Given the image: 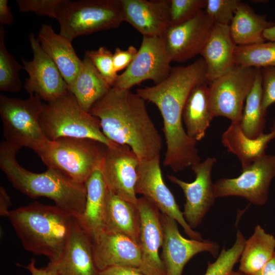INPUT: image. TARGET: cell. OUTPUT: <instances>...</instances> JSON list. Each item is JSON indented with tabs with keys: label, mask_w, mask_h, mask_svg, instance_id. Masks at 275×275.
Listing matches in <instances>:
<instances>
[{
	"label": "cell",
	"mask_w": 275,
	"mask_h": 275,
	"mask_svg": "<svg viewBox=\"0 0 275 275\" xmlns=\"http://www.w3.org/2000/svg\"><path fill=\"white\" fill-rule=\"evenodd\" d=\"M163 231L162 261L166 275H182L186 264L197 254L207 252L214 258L219 254V245L209 240L188 239L180 234L177 222L161 213Z\"/></svg>",
	"instance_id": "9a60e30c"
},
{
	"label": "cell",
	"mask_w": 275,
	"mask_h": 275,
	"mask_svg": "<svg viewBox=\"0 0 275 275\" xmlns=\"http://www.w3.org/2000/svg\"><path fill=\"white\" fill-rule=\"evenodd\" d=\"M29 39L33 58L30 61L21 59L23 69L29 75L25 79L24 89L29 95H37L47 103L53 101L68 92V85L35 35L30 34Z\"/></svg>",
	"instance_id": "4fadbf2b"
},
{
	"label": "cell",
	"mask_w": 275,
	"mask_h": 275,
	"mask_svg": "<svg viewBox=\"0 0 275 275\" xmlns=\"http://www.w3.org/2000/svg\"><path fill=\"white\" fill-rule=\"evenodd\" d=\"M209 82L195 86L185 102L182 113L189 137L198 142L204 138L214 118L210 104Z\"/></svg>",
	"instance_id": "d4e9b609"
},
{
	"label": "cell",
	"mask_w": 275,
	"mask_h": 275,
	"mask_svg": "<svg viewBox=\"0 0 275 275\" xmlns=\"http://www.w3.org/2000/svg\"><path fill=\"white\" fill-rule=\"evenodd\" d=\"M104 146L90 139L62 138L48 141L34 151L47 168L85 184L103 158Z\"/></svg>",
	"instance_id": "8992f818"
},
{
	"label": "cell",
	"mask_w": 275,
	"mask_h": 275,
	"mask_svg": "<svg viewBox=\"0 0 275 275\" xmlns=\"http://www.w3.org/2000/svg\"><path fill=\"white\" fill-rule=\"evenodd\" d=\"M53 263L59 275L98 274L92 241L75 218L62 255Z\"/></svg>",
	"instance_id": "44dd1931"
},
{
	"label": "cell",
	"mask_w": 275,
	"mask_h": 275,
	"mask_svg": "<svg viewBox=\"0 0 275 275\" xmlns=\"http://www.w3.org/2000/svg\"><path fill=\"white\" fill-rule=\"evenodd\" d=\"M214 24L202 10L186 22L170 26L163 36L171 62H184L200 54Z\"/></svg>",
	"instance_id": "e0dca14e"
},
{
	"label": "cell",
	"mask_w": 275,
	"mask_h": 275,
	"mask_svg": "<svg viewBox=\"0 0 275 275\" xmlns=\"http://www.w3.org/2000/svg\"><path fill=\"white\" fill-rule=\"evenodd\" d=\"M141 219L136 204L107 188L105 231L123 234L139 244Z\"/></svg>",
	"instance_id": "484cf974"
},
{
	"label": "cell",
	"mask_w": 275,
	"mask_h": 275,
	"mask_svg": "<svg viewBox=\"0 0 275 275\" xmlns=\"http://www.w3.org/2000/svg\"><path fill=\"white\" fill-rule=\"evenodd\" d=\"M95 265L99 271L112 266L139 268L141 253L138 243L121 233L104 232L92 242Z\"/></svg>",
	"instance_id": "ffe728a7"
},
{
	"label": "cell",
	"mask_w": 275,
	"mask_h": 275,
	"mask_svg": "<svg viewBox=\"0 0 275 275\" xmlns=\"http://www.w3.org/2000/svg\"><path fill=\"white\" fill-rule=\"evenodd\" d=\"M101 161L85 183V206L82 213L76 219L92 242L105 232L107 187L102 174Z\"/></svg>",
	"instance_id": "603a6c76"
},
{
	"label": "cell",
	"mask_w": 275,
	"mask_h": 275,
	"mask_svg": "<svg viewBox=\"0 0 275 275\" xmlns=\"http://www.w3.org/2000/svg\"><path fill=\"white\" fill-rule=\"evenodd\" d=\"M257 69L236 65L209 82V100L213 117H224L240 122L243 104L255 81Z\"/></svg>",
	"instance_id": "9c48e42d"
},
{
	"label": "cell",
	"mask_w": 275,
	"mask_h": 275,
	"mask_svg": "<svg viewBox=\"0 0 275 275\" xmlns=\"http://www.w3.org/2000/svg\"><path fill=\"white\" fill-rule=\"evenodd\" d=\"M141 226L139 245L141 264L138 268L144 275H166L159 249L162 246L163 231L161 212L144 197L138 198Z\"/></svg>",
	"instance_id": "ac0fdd59"
},
{
	"label": "cell",
	"mask_w": 275,
	"mask_h": 275,
	"mask_svg": "<svg viewBox=\"0 0 275 275\" xmlns=\"http://www.w3.org/2000/svg\"><path fill=\"white\" fill-rule=\"evenodd\" d=\"M40 123L49 141L70 138L94 140L107 147L118 145L105 136L98 119L84 111L69 91L53 101L43 103Z\"/></svg>",
	"instance_id": "5b68a950"
},
{
	"label": "cell",
	"mask_w": 275,
	"mask_h": 275,
	"mask_svg": "<svg viewBox=\"0 0 275 275\" xmlns=\"http://www.w3.org/2000/svg\"><path fill=\"white\" fill-rule=\"evenodd\" d=\"M98 275H144L138 268L129 266H112L99 271Z\"/></svg>",
	"instance_id": "60d3db41"
},
{
	"label": "cell",
	"mask_w": 275,
	"mask_h": 275,
	"mask_svg": "<svg viewBox=\"0 0 275 275\" xmlns=\"http://www.w3.org/2000/svg\"><path fill=\"white\" fill-rule=\"evenodd\" d=\"M262 100V108L266 113L268 108L275 103V67L261 69Z\"/></svg>",
	"instance_id": "f35d334b"
},
{
	"label": "cell",
	"mask_w": 275,
	"mask_h": 275,
	"mask_svg": "<svg viewBox=\"0 0 275 275\" xmlns=\"http://www.w3.org/2000/svg\"><path fill=\"white\" fill-rule=\"evenodd\" d=\"M206 0H170L171 25L186 22L205 8Z\"/></svg>",
	"instance_id": "d590c367"
},
{
	"label": "cell",
	"mask_w": 275,
	"mask_h": 275,
	"mask_svg": "<svg viewBox=\"0 0 275 275\" xmlns=\"http://www.w3.org/2000/svg\"><path fill=\"white\" fill-rule=\"evenodd\" d=\"M253 275H275V252L266 264Z\"/></svg>",
	"instance_id": "f6af8a7d"
},
{
	"label": "cell",
	"mask_w": 275,
	"mask_h": 275,
	"mask_svg": "<svg viewBox=\"0 0 275 275\" xmlns=\"http://www.w3.org/2000/svg\"><path fill=\"white\" fill-rule=\"evenodd\" d=\"M24 249L58 261L75 218L56 205L34 202L10 210L7 217Z\"/></svg>",
	"instance_id": "277c9868"
},
{
	"label": "cell",
	"mask_w": 275,
	"mask_h": 275,
	"mask_svg": "<svg viewBox=\"0 0 275 275\" xmlns=\"http://www.w3.org/2000/svg\"><path fill=\"white\" fill-rule=\"evenodd\" d=\"M124 21L143 37H161L171 26L170 0H121Z\"/></svg>",
	"instance_id": "d6986e66"
},
{
	"label": "cell",
	"mask_w": 275,
	"mask_h": 275,
	"mask_svg": "<svg viewBox=\"0 0 275 275\" xmlns=\"http://www.w3.org/2000/svg\"><path fill=\"white\" fill-rule=\"evenodd\" d=\"M228 275H246V274H245V273L241 272L239 270H238V271H236L233 270L231 272H230Z\"/></svg>",
	"instance_id": "7dc6e473"
},
{
	"label": "cell",
	"mask_w": 275,
	"mask_h": 275,
	"mask_svg": "<svg viewBox=\"0 0 275 275\" xmlns=\"http://www.w3.org/2000/svg\"><path fill=\"white\" fill-rule=\"evenodd\" d=\"M271 130L275 131V121L273 123V125L271 128Z\"/></svg>",
	"instance_id": "c3c4849f"
},
{
	"label": "cell",
	"mask_w": 275,
	"mask_h": 275,
	"mask_svg": "<svg viewBox=\"0 0 275 275\" xmlns=\"http://www.w3.org/2000/svg\"><path fill=\"white\" fill-rule=\"evenodd\" d=\"M63 0H17L20 12H35L39 16L56 18L57 10Z\"/></svg>",
	"instance_id": "74e56055"
},
{
	"label": "cell",
	"mask_w": 275,
	"mask_h": 275,
	"mask_svg": "<svg viewBox=\"0 0 275 275\" xmlns=\"http://www.w3.org/2000/svg\"><path fill=\"white\" fill-rule=\"evenodd\" d=\"M56 19L61 36L71 41L118 27L124 21L121 0H63Z\"/></svg>",
	"instance_id": "52a82bcc"
},
{
	"label": "cell",
	"mask_w": 275,
	"mask_h": 275,
	"mask_svg": "<svg viewBox=\"0 0 275 275\" xmlns=\"http://www.w3.org/2000/svg\"><path fill=\"white\" fill-rule=\"evenodd\" d=\"M42 49L54 62L62 76L70 86L82 64L71 44L72 41L54 32L48 24H42L38 38Z\"/></svg>",
	"instance_id": "cb8c5ba5"
},
{
	"label": "cell",
	"mask_w": 275,
	"mask_h": 275,
	"mask_svg": "<svg viewBox=\"0 0 275 275\" xmlns=\"http://www.w3.org/2000/svg\"><path fill=\"white\" fill-rule=\"evenodd\" d=\"M241 2L239 0H206L204 11L214 24L230 26Z\"/></svg>",
	"instance_id": "e575fe53"
},
{
	"label": "cell",
	"mask_w": 275,
	"mask_h": 275,
	"mask_svg": "<svg viewBox=\"0 0 275 275\" xmlns=\"http://www.w3.org/2000/svg\"><path fill=\"white\" fill-rule=\"evenodd\" d=\"M160 157L140 160L136 194L143 196L161 213L174 219L191 239L202 240L201 234L187 223L171 190L165 184L160 167Z\"/></svg>",
	"instance_id": "7c38bea8"
},
{
	"label": "cell",
	"mask_w": 275,
	"mask_h": 275,
	"mask_svg": "<svg viewBox=\"0 0 275 275\" xmlns=\"http://www.w3.org/2000/svg\"><path fill=\"white\" fill-rule=\"evenodd\" d=\"M112 88L97 70L91 60L85 56L81 67L68 91L80 107L89 113L93 105Z\"/></svg>",
	"instance_id": "83f0119b"
},
{
	"label": "cell",
	"mask_w": 275,
	"mask_h": 275,
	"mask_svg": "<svg viewBox=\"0 0 275 275\" xmlns=\"http://www.w3.org/2000/svg\"><path fill=\"white\" fill-rule=\"evenodd\" d=\"M263 36L265 40L275 42V25L266 30Z\"/></svg>",
	"instance_id": "bcb514c9"
},
{
	"label": "cell",
	"mask_w": 275,
	"mask_h": 275,
	"mask_svg": "<svg viewBox=\"0 0 275 275\" xmlns=\"http://www.w3.org/2000/svg\"><path fill=\"white\" fill-rule=\"evenodd\" d=\"M235 60L236 65L256 69L275 67V42L237 46Z\"/></svg>",
	"instance_id": "1f68e13d"
},
{
	"label": "cell",
	"mask_w": 275,
	"mask_h": 275,
	"mask_svg": "<svg viewBox=\"0 0 275 275\" xmlns=\"http://www.w3.org/2000/svg\"><path fill=\"white\" fill-rule=\"evenodd\" d=\"M246 239L242 233L237 230L233 246L226 250L224 247L212 262H208L203 275H228L233 270L235 264L239 261Z\"/></svg>",
	"instance_id": "836d02e7"
},
{
	"label": "cell",
	"mask_w": 275,
	"mask_h": 275,
	"mask_svg": "<svg viewBox=\"0 0 275 275\" xmlns=\"http://www.w3.org/2000/svg\"><path fill=\"white\" fill-rule=\"evenodd\" d=\"M89 113L98 119L108 140L128 146L140 160L160 157L161 137L148 114L145 101L136 93L113 87Z\"/></svg>",
	"instance_id": "7a4b0ae2"
},
{
	"label": "cell",
	"mask_w": 275,
	"mask_h": 275,
	"mask_svg": "<svg viewBox=\"0 0 275 275\" xmlns=\"http://www.w3.org/2000/svg\"><path fill=\"white\" fill-rule=\"evenodd\" d=\"M274 25L265 15L256 13L248 5L241 2L229 27L235 44L245 46L265 42L264 31Z\"/></svg>",
	"instance_id": "f1b7e54d"
},
{
	"label": "cell",
	"mask_w": 275,
	"mask_h": 275,
	"mask_svg": "<svg viewBox=\"0 0 275 275\" xmlns=\"http://www.w3.org/2000/svg\"><path fill=\"white\" fill-rule=\"evenodd\" d=\"M85 56L92 61L106 82L113 87L118 76L113 65V53L105 47L97 50H87Z\"/></svg>",
	"instance_id": "8d00e7d4"
},
{
	"label": "cell",
	"mask_w": 275,
	"mask_h": 275,
	"mask_svg": "<svg viewBox=\"0 0 275 275\" xmlns=\"http://www.w3.org/2000/svg\"><path fill=\"white\" fill-rule=\"evenodd\" d=\"M216 161L215 157H209L193 166L191 168L196 178L192 182H186L174 176H168L169 180L178 185L184 194L183 216L193 229L200 224L216 199L211 171Z\"/></svg>",
	"instance_id": "2e32d148"
},
{
	"label": "cell",
	"mask_w": 275,
	"mask_h": 275,
	"mask_svg": "<svg viewBox=\"0 0 275 275\" xmlns=\"http://www.w3.org/2000/svg\"><path fill=\"white\" fill-rule=\"evenodd\" d=\"M21 266L26 269L31 275H59L55 264L52 262H49L45 267L39 268L36 266L35 260L32 259L27 265Z\"/></svg>",
	"instance_id": "b9f144b4"
},
{
	"label": "cell",
	"mask_w": 275,
	"mask_h": 275,
	"mask_svg": "<svg viewBox=\"0 0 275 275\" xmlns=\"http://www.w3.org/2000/svg\"><path fill=\"white\" fill-rule=\"evenodd\" d=\"M8 3V0H0V23L3 26L10 25L14 21V17Z\"/></svg>",
	"instance_id": "7bdbcfd3"
},
{
	"label": "cell",
	"mask_w": 275,
	"mask_h": 275,
	"mask_svg": "<svg viewBox=\"0 0 275 275\" xmlns=\"http://www.w3.org/2000/svg\"><path fill=\"white\" fill-rule=\"evenodd\" d=\"M262 88L261 69H257L253 87L248 95L240 122L248 137L255 139L264 133L265 115L262 108Z\"/></svg>",
	"instance_id": "4dcf8cb0"
},
{
	"label": "cell",
	"mask_w": 275,
	"mask_h": 275,
	"mask_svg": "<svg viewBox=\"0 0 275 275\" xmlns=\"http://www.w3.org/2000/svg\"><path fill=\"white\" fill-rule=\"evenodd\" d=\"M207 82L205 64L198 59L187 66L172 67L169 76L160 83L136 90L145 101L155 104L161 114L167 146L163 163L174 172L201 162L197 142L188 136L183 126L182 113L192 89Z\"/></svg>",
	"instance_id": "6da1fadb"
},
{
	"label": "cell",
	"mask_w": 275,
	"mask_h": 275,
	"mask_svg": "<svg viewBox=\"0 0 275 275\" xmlns=\"http://www.w3.org/2000/svg\"><path fill=\"white\" fill-rule=\"evenodd\" d=\"M138 50L133 46H130L126 50L116 48L113 53V60L116 72L126 69L136 56Z\"/></svg>",
	"instance_id": "ab89813d"
},
{
	"label": "cell",
	"mask_w": 275,
	"mask_h": 275,
	"mask_svg": "<svg viewBox=\"0 0 275 275\" xmlns=\"http://www.w3.org/2000/svg\"><path fill=\"white\" fill-rule=\"evenodd\" d=\"M275 238L259 225L246 240L240 258L239 270L246 275H253L271 259L275 252Z\"/></svg>",
	"instance_id": "f546056e"
},
{
	"label": "cell",
	"mask_w": 275,
	"mask_h": 275,
	"mask_svg": "<svg viewBox=\"0 0 275 275\" xmlns=\"http://www.w3.org/2000/svg\"><path fill=\"white\" fill-rule=\"evenodd\" d=\"M140 160L127 146L105 147L101 171L107 188L121 198L136 204L135 192Z\"/></svg>",
	"instance_id": "5bb4252c"
},
{
	"label": "cell",
	"mask_w": 275,
	"mask_h": 275,
	"mask_svg": "<svg viewBox=\"0 0 275 275\" xmlns=\"http://www.w3.org/2000/svg\"><path fill=\"white\" fill-rule=\"evenodd\" d=\"M234 43L228 25L214 24L200 55L205 63L209 82L235 66Z\"/></svg>",
	"instance_id": "7402d4cb"
},
{
	"label": "cell",
	"mask_w": 275,
	"mask_h": 275,
	"mask_svg": "<svg viewBox=\"0 0 275 275\" xmlns=\"http://www.w3.org/2000/svg\"><path fill=\"white\" fill-rule=\"evenodd\" d=\"M21 148L6 141L0 145V168L12 186L32 199L48 198L76 219L79 218L86 203L85 184L76 182L51 168L41 173L25 169L16 158Z\"/></svg>",
	"instance_id": "3957f363"
},
{
	"label": "cell",
	"mask_w": 275,
	"mask_h": 275,
	"mask_svg": "<svg viewBox=\"0 0 275 275\" xmlns=\"http://www.w3.org/2000/svg\"><path fill=\"white\" fill-rule=\"evenodd\" d=\"M274 177L275 155L265 154L242 168L238 177L217 180L214 183L215 197L239 196L255 205H264Z\"/></svg>",
	"instance_id": "30bf717a"
},
{
	"label": "cell",
	"mask_w": 275,
	"mask_h": 275,
	"mask_svg": "<svg viewBox=\"0 0 275 275\" xmlns=\"http://www.w3.org/2000/svg\"><path fill=\"white\" fill-rule=\"evenodd\" d=\"M11 205L10 198L3 186L0 187V215L8 217L10 210L9 207Z\"/></svg>",
	"instance_id": "ee69618b"
},
{
	"label": "cell",
	"mask_w": 275,
	"mask_h": 275,
	"mask_svg": "<svg viewBox=\"0 0 275 275\" xmlns=\"http://www.w3.org/2000/svg\"><path fill=\"white\" fill-rule=\"evenodd\" d=\"M171 63L163 36L143 37L136 57L125 71L118 75L113 87L130 90L147 80L159 84L170 74Z\"/></svg>",
	"instance_id": "8fae6325"
},
{
	"label": "cell",
	"mask_w": 275,
	"mask_h": 275,
	"mask_svg": "<svg viewBox=\"0 0 275 275\" xmlns=\"http://www.w3.org/2000/svg\"><path fill=\"white\" fill-rule=\"evenodd\" d=\"M6 31L4 26H0V90L17 93L21 89L19 72L23 66L17 62L8 51L5 44Z\"/></svg>",
	"instance_id": "d6a6232c"
},
{
	"label": "cell",
	"mask_w": 275,
	"mask_h": 275,
	"mask_svg": "<svg viewBox=\"0 0 275 275\" xmlns=\"http://www.w3.org/2000/svg\"><path fill=\"white\" fill-rule=\"evenodd\" d=\"M43 103L36 94L25 99L0 94V115L5 141L33 151L49 141L40 123Z\"/></svg>",
	"instance_id": "ba28073f"
},
{
	"label": "cell",
	"mask_w": 275,
	"mask_h": 275,
	"mask_svg": "<svg viewBox=\"0 0 275 275\" xmlns=\"http://www.w3.org/2000/svg\"><path fill=\"white\" fill-rule=\"evenodd\" d=\"M275 138V131L263 133L255 139L246 136L240 122H231L223 133L222 142L229 152L235 155L244 168L265 154L268 144Z\"/></svg>",
	"instance_id": "4316f807"
}]
</instances>
